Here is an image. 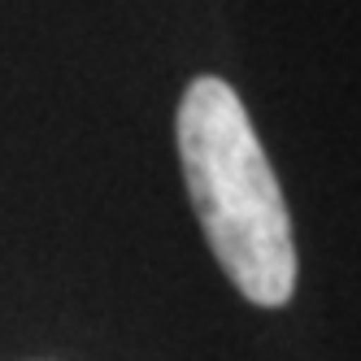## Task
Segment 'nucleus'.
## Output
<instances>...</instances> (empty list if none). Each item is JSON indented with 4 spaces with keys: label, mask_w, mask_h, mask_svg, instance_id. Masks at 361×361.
I'll use <instances>...</instances> for the list:
<instances>
[{
    "label": "nucleus",
    "mask_w": 361,
    "mask_h": 361,
    "mask_svg": "<svg viewBox=\"0 0 361 361\" xmlns=\"http://www.w3.org/2000/svg\"><path fill=\"white\" fill-rule=\"evenodd\" d=\"M178 161L226 279L252 305H288L296 292L288 200L244 100L218 74H200L178 100Z\"/></svg>",
    "instance_id": "1"
}]
</instances>
